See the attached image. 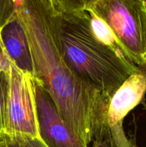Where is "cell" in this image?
Segmentation results:
<instances>
[{
  "label": "cell",
  "instance_id": "6",
  "mask_svg": "<svg viewBox=\"0 0 146 147\" xmlns=\"http://www.w3.org/2000/svg\"><path fill=\"white\" fill-rule=\"evenodd\" d=\"M146 93V80L140 71L128 78L109 103L106 123L109 129L123 126L127 113L140 103Z\"/></svg>",
  "mask_w": 146,
  "mask_h": 147
},
{
  "label": "cell",
  "instance_id": "2",
  "mask_svg": "<svg viewBox=\"0 0 146 147\" xmlns=\"http://www.w3.org/2000/svg\"><path fill=\"white\" fill-rule=\"evenodd\" d=\"M67 64L74 73L111 99L137 65L119 57L92 32L84 0H52Z\"/></svg>",
  "mask_w": 146,
  "mask_h": 147
},
{
  "label": "cell",
  "instance_id": "8",
  "mask_svg": "<svg viewBox=\"0 0 146 147\" xmlns=\"http://www.w3.org/2000/svg\"><path fill=\"white\" fill-rule=\"evenodd\" d=\"M85 10L89 14V24H90V30L95 38L102 44L104 45L110 50L115 52L122 59L132 63L127 57L124 47L117 40V37L110 26L92 11L87 9Z\"/></svg>",
  "mask_w": 146,
  "mask_h": 147
},
{
  "label": "cell",
  "instance_id": "9",
  "mask_svg": "<svg viewBox=\"0 0 146 147\" xmlns=\"http://www.w3.org/2000/svg\"><path fill=\"white\" fill-rule=\"evenodd\" d=\"M9 74L0 72V135L6 131L7 100H8Z\"/></svg>",
  "mask_w": 146,
  "mask_h": 147
},
{
  "label": "cell",
  "instance_id": "10",
  "mask_svg": "<svg viewBox=\"0 0 146 147\" xmlns=\"http://www.w3.org/2000/svg\"><path fill=\"white\" fill-rule=\"evenodd\" d=\"M9 147H48L40 138L19 136H9L3 134Z\"/></svg>",
  "mask_w": 146,
  "mask_h": 147
},
{
  "label": "cell",
  "instance_id": "12",
  "mask_svg": "<svg viewBox=\"0 0 146 147\" xmlns=\"http://www.w3.org/2000/svg\"><path fill=\"white\" fill-rule=\"evenodd\" d=\"M1 29H0V72L10 74L13 63L3 43L1 36Z\"/></svg>",
  "mask_w": 146,
  "mask_h": 147
},
{
  "label": "cell",
  "instance_id": "4",
  "mask_svg": "<svg viewBox=\"0 0 146 147\" xmlns=\"http://www.w3.org/2000/svg\"><path fill=\"white\" fill-rule=\"evenodd\" d=\"M4 134L40 139L34 78L19 70L14 64L9 74Z\"/></svg>",
  "mask_w": 146,
  "mask_h": 147
},
{
  "label": "cell",
  "instance_id": "13",
  "mask_svg": "<svg viewBox=\"0 0 146 147\" xmlns=\"http://www.w3.org/2000/svg\"><path fill=\"white\" fill-rule=\"evenodd\" d=\"M0 147H9L4 139V135H0Z\"/></svg>",
  "mask_w": 146,
  "mask_h": 147
},
{
  "label": "cell",
  "instance_id": "5",
  "mask_svg": "<svg viewBox=\"0 0 146 147\" xmlns=\"http://www.w3.org/2000/svg\"><path fill=\"white\" fill-rule=\"evenodd\" d=\"M40 137L48 147H88L67 126L42 86L34 80Z\"/></svg>",
  "mask_w": 146,
  "mask_h": 147
},
{
  "label": "cell",
  "instance_id": "1",
  "mask_svg": "<svg viewBox=\"0 0 146 147\" xmlns=\"http://www.w3.org/2000/svg\"><path fill=\"white\" fill-rule=\"evenodd\" d=\"M34 63V78L48 93L67 126L88 146L102 136L110 99L67 64L52 0L19 1Z\"/></svg>",
  "mask_w": 146,
  "mask_h": 147
},
{
  "label": "cell",
  "instance_id": "14",
  "mask_svg": "<svg viewBox=\"0 0 146 147\" xmlns=\"http://www.w3.org/2000/svg\"><path fill=\"white\" fill-rule=\"evenodd\" d=\"M138 69L139 71L143 75V76L145 77L146 80V65H143V66H138Z\"/></svg>",
  "mask_w": 146,
  "mask_h": 147
},
{
  "label": "cell",
  "instance_id": "7",
  "mask_svg": "<svg viewBox=\"0 0 146 147\" xmlns=\"http://www.w3.org/2000/svg\"><path fill=\"white\" fill-rule=\"evenodd\" d=\"M6 50L13 64L21 71L34 78V69L29 43L18 14L1 30Z\"/></svg>",
  "mask_w": 146,
  "mask_h": 147
},
{
  "label": "cell",
  "instance_id": "11",
  "mask_svg": "<svg viewBox=\"0 0 146 147\" xmlns=\"http://www.w3.org/2000/svg\"><path fill=\"white\" fill-rule=\"evenodd\" d=\"M19 1L0 0V29H2L17 14Z\"/></svg>",
  "mask_w": 146,
  "mask_h": 147
},
{
  "label": "cell",
  "instance_id": "3",
  "mask_svg": "<svg viewBox=\"0 0 146 147\" xmlns=\"http://www.w3.org/2000/svg\"><path fill=\"white\" fill-rule=\"evenodd\" d=\"M84 7L104 20L135 65H146V1L84 0Z\"/></svg>",
  "mask_w": 146,
  "mask_h": 147
}]
</instances>
